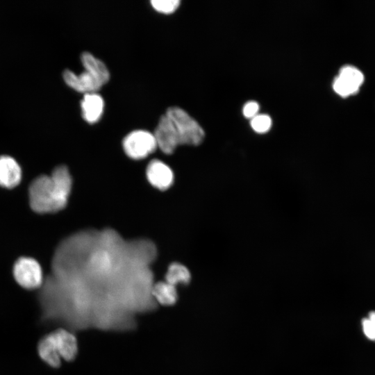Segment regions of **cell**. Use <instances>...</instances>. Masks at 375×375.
<instances>
[{"instance_id":"e0dca14e","label":"cell","mask_w":375,"mask_h":375,"mask_svg":"<svg viewBox=\"0 0 375 375\" xmlns=\"http://www.w3.org/2000/svg\"><path fill=\"white\" fill-rule=\"evenodd\" d=\"M362 324L365 335L370 340H375V312H371Z\"/></svg>"},{"instance_id":"30bf717a","label":"cell","mask_w":375,"mask_h":375,"mask_svg":"<svg viewBox=\"0 0 375 375\" xmlns=\"http://www.w3.org/2000/svg\"><path fill=\"white\" fill-rule=\"evenodd\" d=\"M22 179V169L18 162L11 156H0V186L11 189Z\"/></svg>"},{"instance_id":"7c38bea8","label":"cell","mask_w":375,"mask_h":375,"mask_svg":"<svg viewBox=\"0 0 375 375\" xmlns=\"http://www.w3.org/2000/svg\"><path fill=\"white\" fill-rule=\"evenodd\" d=\"M38 351L40 358L50 367L58 368L60 366L61 358L50 333L39 341Z\"/></svg>"},{"instance_id":"8fae6325","label":"cell","mask_w":375,"mask_h":375,"mask_svg":"<svg viewBox=\"0 0 375 375\" xmlns=\"http://www.w3.org/2000/svg\"><path fill=\"white\" fill-rule=\"evenodd\" d=\"M103 99L96 92L85 94L81 108L83 118L88 123L98 122L103 110Z\"/></svg>"},{"instance_id":"9c48e42d","label":"cell","mask_w":375,"mask_h":375,"mask_svg":"<svg viewBox=\"0 0 375 375\" xmlns=\"http://www.w3.org/2000/svg\"><path fill=\"white\" fill-rule=\"evenodd\" d=\"M147 176L151 185L160 190L169 188L173 183L172 169L159 160H151L147 168Z\"/></svg>"},{"instance_id":"7a4b0ae2","label":"cell","mask_w":375,"mask_h":375,"mask_svg":"<svg viewBox=\"0 0 375 375\" xmlns=\"http://www.w3.org/2000/svg\"><path fill=\"white\" fill-rule=\"evenodd\" d=\"M81 60L85 70L76 74L69 69L63 72L66 83L76 91L93 93L99 90L109 78V71L106 65L89 52H83Z\"/></svg>"},{"instance_id":"8992f818","label":"cell","mask_w":375,"mask_h":375,"mask_svg":"<svg viewBox=\"0 0 375 375\" xmlns=\"http://www.w3.org/2000/svg\"><path fill=\"white\" fill-rule=\"evenodd\" d=\"M364 81L362 73L351 65L342 67L333 83L334 91L342 97L356 94Z\"/></svg>"},{"instance_id":"ba28073f","label":"cell","mask_w":375,"mask_h":375,"mask_svg":"<svg viewBox=\"0 0 375 375\" xmlns=\"http://www.w3.org/2000/svg\"><path fill=\"white\" fill-rule=\"evenodd\" d=\"M56 349L65 361L73 360L78 353V341L74 333L65 328H58L50 333Z\"/></svg>"},{"instance_id":"2e32d148","label":"cell","mask_w":375,"mask_h":375,"mask_svg":"<svg viewBox=\"0 0 375 375\" xmlns=\"http://www.w3.org/2000/svg\"><path fill=\"white\" fill-rule=\"evenodd\" d=\"M152 6L158 12L171 13L178 7L179 0H152Z\"/></svg>"},{"instance_id":"5b68a950","label":"cell","mask_w":375,"mask_h":375,"mask_svg":"<svg viewBox=\"0 0 375 375\" xmlns=\"http://www.w3.org/2000/svg\"><path fill=\"white\" fill-rule=\"evenodd\" d=\"M156 147L154 135L144 130L132 131L123 140L125 153L133 159L144 158L153 152Z\"/></svg>"},{"instance_id":"4fadbf2b","label":"cell","mask_w":375,"mask_h":375,"mask_svg":"<svg viewBox=\"0 0 375 375\" xmlns=\"http://www.w3.org/2000/svg\"><path fill=\"white\" fill-rule=\"evenodd\" d=\"M151 292L155 299L162 306H172L178 300L176 286L166 281L156 283Z\"/></svg>"},{"instance_id":"ac0fdd59","label":"cell","mask_w":375,"mask_h":375,"mask_svg":"<svg viewBox=\"0 0 375 375\" xmlns=\"http://www.w3.org/2000/svg\"><path fill=\"white\" fill-rule=\"evenodd\" d=\"M259 105L256 101L247 102L243 107V115L247 118L252 119L258 114Z\"/></svg>"},{"instance_id":"3957f363","label":"cell","mask_w":375,"mask_h":375,"mask_svg":"<svg viewBox=\"0 0 375 375\" xmlns=\"http://www.w3.org/2000/svg\"><path fill=\"white\" fill-rule=\"evenodd\" d=\"M172 120L177 132L180 144L199 145L205 133L199 123L183 109L172 106L165 113Z\"/></svg>"},{"instance_id":"6da1fadb","label":"cell","mask_w":375,"mask_h":375,"mask_svg":"<svg viewBox=\"0 0 375 375\" xmlns=\"http://www.w3.org/2000/svg\"><path fill=\"white\" fill-rule=\"evenodd\" d=\"M72 184V177L65 165L56 167L50 176L37 177L28 189L31 208L41 214L63 209L67 203Z\"/></svg>"},{"instance_id":"52a82bcc","label":"cell","mask_w":375,"mask_h":375,"mask_svg":"<svg viewBox=\"0 0 375 375\" xmlns=\"http://www.w3.org/2000/svg\"><path fill=\"white\" fill-rule=\"evenodd\" d=\"M153 135L157 147L165 153H173L176 147L180 144L176 128L166 114L160 117Z\"/></svg>"},{"instance_id":"277c9868","label":"cell","mask_w":375,"mask_h":375,"mask_svg":"<svg viewBox=\"0 0 375 375\" xmlns=\"http://www.w3.org/2000/svg\"><path fill=\"white\" fill-rule=\"evenodd\" d=\"M13 276L16 282L26 290L40 289L44 280L40 264L28 257H22L15 262Z\"/></svg>"},{"instance_id":"5bb4252c","label":"cell","mask_w":375,"mask_h":375,"mask_svg":"<svg viewBox=\"0 0 375 375\" xmlns=\"http://www.w3.org/2000/svg\"><path fill=\"white\" fill-rule=\"evenodd\" d=\"M191 280V274L189 269L184 265L174 262L167 269L165 281L176 286L177 284L187 285Z\"/></svg>"},{"instance_id":"9a60e30c","label":"cell","mask_w":375,"mask_h":375,"mask_svg":"<svg viewBox=\"0 0 375 375\" xmlns=\"http://www.w3.org/2000/svg\"><path fill=\"white\" fill-rule=\"evenodd\" d=\"M272 119L265 114H258L251 119L252 128L258 133L267 132L272 126Z\"/></svg>"}]
</instances>
